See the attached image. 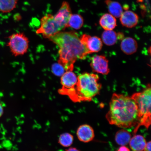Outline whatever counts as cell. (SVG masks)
Returning a JSON list of instances; mask_svg holds the SVG:
<instances>
[{"mask_svg":"<svg viewBox=\"0 0 151 151\" xmlns=\"http://www.w3.org/2000/svg\"><path fill=\"white\" fill-rule=\"evenodd\" d=\"M48 39L59 47L58 63L65 71H73L77 60L85 59L88 54L75 32H60Z\"/></svg>","mask_w":151,"mask_h":151,"instance_id":"6da1fadb","label":"cell"},{"mask_svg":"<svg viewBox=\"0 0 151 151\" xmlns=\"http://www.w3.org/2000/svg\"><path fill=\"white\" fill-rule=\"evenodd\" d=\"M106 118L109 124L122 128L137 126L139 123L135 101L131 97L116 93L113 94Z\"/></svg>","mask_w":151,"mask_h":151,"instance_id":"7a4b0ae2","label":"cell"},{"mask_svg":"<svg viewBox=\"0 0 151 151\" xmlns=\"http://www.w3.org/2000/svg\"><path fill=\"white\" fill-rule=\"evenodd\" d=\"M69 4L64 1L56 14L54 16L48 14L41 19L40 27L37 30V34H41L45 38L48 39L65 28L72 15Z\"/></svg>","mask_w":151,"mask_h":151,"instance_id":"3957f363","label":"cell"},{"mask_svg":"<svg viewBox=\"0 0 151 151\" xmlns=\"http://www.w3.org/2000/svg\"><path fill=\"white\" fill-rule=\"evenodd\" d=\"M99 77L94 73H85L77 77L75 88L74 102L90 101L99 94L101 88Z\"/></svg>","mask_w":151,"mask_h":151,"instance_id":"277c9868","label":"cell"},{"mask_svg":"<svg viewBox=\"0 0 151 151\" xmlns=\"http://www.w3.org/2000/svg\"><path fill=\"white\" fill-rule=\"evenodd\" d=\"M151 93L150 85L141 92L134 93L131 97L136 103L138 111L139 123L134 131L136 133L141 126L148 128L151 124Z\"/></svg>","mask_w":151,"mask_h":151,"instance_id":"5b68a950","label":"cell"},{"mask_svg":"<svg viewBox=\"0 0 151 151\" xmlns=\"http://www.w3.org/2000/svg\"><path fill=\"white\" fill-rule=\"evenodd\" d=\"M7 45L15 56L24 55L28 51L29 41L23 33L13 34L9 37Z\"/></svg>","mask_w":151,"mask_h":151,"instance_id":"8992f818","label":"cell"},{"mask_svg":"<svg viewBox=\"0 0 151 151\" xmlns=\"http://www.w3.org/2000/svg\"><path fill=\"white\" fill-rule=\"evenodd\" d=\"M77 82V77L73 71H67L62 76L61 80L62 88L58 93L68 96L73 101L75 94V88Z\"/></svg>","mask_w":151,"mask_h":151,"instance_id":"52a82bcc","label":"cell"},{"mask_svg":"<svg viewBox=\"0 0 151 151\" xmlns=\"http://www.w3.org/2000/svg\"><path fill=\"white\" fill-rule=\"evenodd\" d=\"M80 38L88 54L99 52L102 48V41L99 37L84 34Z\"/></svg>","mask_w":151,"mask_h":151,"instance_id":"ba28073f","label":"cell"},{"mask_svg":"<svg viewBox=\"0 0 151 151\" xmlns=\"http://www.w3.org/2000/svg\"><path fill=\"white\" fill-rule=\"evenodd\" d=\"M90 66L94 72L107 75L109 73V61L105 56L94 55L91 58Z\"/></svg>","mask_w":151,"mask_h":151,"instance_id":"9c48e42d","label":"cell"},{"mask_svg":"<svg viewBox=\"0 0 151 151\" xmlns=\"http://www.w3.org/2000/svg\"><path fill=\"white\" fill-rule=\"evenodd\" d=\"M76 134L79 140L84 143L92 141L95 136L93 128L88 124H82L79 126L77 129Z\"/></svg>","mask_w":151,"mask_h":151,"instance_id":"30bf717a","label":"cell"},{"mask_svg":"<svg viewBox=\"0 0 151 151\" xmlns=\"http://www.w3.org/2000/svg\"><path fill=\"white\" fill-rule=\"evenodd\" d=\"M120 20L123 26L132 28L137 25L139 21V17L132 11H126L123 12Z\"/></svg>","mask_w":151,"mask_h":151,"instance_id":"8fae6325","label":"cell"},{"mask_svg":"<svg viewBox=\"0 0 151 151\" xmlns=\"http://www.w3.org/2000/svg\"><path fill=\"white\" fill-rule=\"evenodd\" d=\"M120 47L124 53L131 55L137 51L138 45L137 41L133 38L127 37L122 40Z\"/></svg>","mask_w":151,"mask_h":151,"instance_id":"7c38bea8","label":"cell"},{"mask_svg":"<svg viewBox=\"0 0 151 151\" xmlns=\"http://www.w3.org/2000/svg\"><path fill=\"white\" fill-rule=\"evenodd\" d=\"M146 139L140 135H135L132 137L129 142L130 148L133 151H143L146 147Z\"/></svg>","mask_w":151,"mask_h":151,"instance_id":"4fadbf2b","label":"cell"},{"mask_svg":"<svg viewBox=\"0 0 151 151\" xmlns=\"http://www.w3.org/2000/svg\"><path fill=\"white\" fill-rule=\"evenodd\" d=\"M99 24L101 27L105 30H112L116 26V19L112 15L105 14L100 19Z\"/></svg>","mask_w":151,"mask_h":151,"instance_id":"5bb4252c","label":"cell"},{"mask_svg":"<svg viewBox=\"0 0 151 151\" xmlns=\"http://www.w3.org/2000/svg\"><path fill=\"white\" fill-rule=\"evenodd\" d=\"M131 138V134L129 132L125 129H122L116 132L115 140L119 145L125 146L129 144Z\"/></svg>","mask_w":151,"mask_h":151,"instance_id":"9a60e30c","label":"cell"},{"mask_svg":"<svg viewBox=\"0 0 151 151\" xmlns=\"http://www.w3.org/2000/svg\"><path fill=\"white\" fill-rule=\"evenodd\" d=\"M105 3L111 15L115 17H120L123 13V9L119 3L111 0H106Z\"/></svg>","mask_w":151,"mask_h":151,"instance_id":"2e32d148","label":"cell"},{"mask_svg":"<svg viewBox=\"0 0 151 151\" xmlns=\"http://www.w3.org/2000/svg\"><path fill=\"white\" fill-rule=\"evenodd\" d=\"M102 39L106 45L112 46L116 44L118 39V33L112 30H105L102 35Z\"/></svg>","mask_w":151,"mask_h":151,"instance_id":"e0dca14e","label":"cell"},{"mask_svg":"<svg viewBox=\"0 0 151 151\" xmlns=\"http://www.w3.org/2000/svg\"><path fill=\"white\" fill-rule=\"evenodd\" d=\"M83 24V19L81 15L72 14L68 23V27H70L73 29H79L82 27Z\"/></svg>","mask_w":151,"mask_h":151,"instance_id":"ac0fdd59","label":"cell"},{"mask_svg":"<svg viewBox=\"0 0 151 151\" xmlns=\"http://www.w3.org/2000/svg\"><path fill=\"white\" fill-rule=\"evenodd\" d=\"M18 0H0V11L3 13L11 12L16 8Z\"/></svg>","mask_w":151,"mask_h":151,"instance_id":"d6986e66","label":"cell"},{"mask_svg":"<svg viewBox=\"0 0 151 151\" xmlns=\"http://www.w3.org/2000/svg\"><path fill=\"white\" fill-rule=\"evenodd\" d=\"M73 136L69 133H64L61 134L58 137V142L61 146L64 147H69L73 144Z\"/></svg>","mask_w":151,"mask_h":151,"instance_id":"ffe728a7","label":"cell"},{"mask_svg":"<svg viewBox=\"0 0 151 151\" xmlns=\"http://www.w3.org/2000/svg\"><path fill=\"white\" fill-rule=\"evenodd\" d=\"M52 73L57 76H61L65 71L64 68L59 63L54 64L52 68Z\"/></svg>","mask_w":151,"mask_h":151,"instance_id":"44dd1931","label":"cell"},{"mask_svg":"<svg viewBox=\"0 0 151 151\" xmlns=\"http://www.w3.org/2000/svg\"><path fill=\"white\" fill-rule=\"evenodd\" d=\"M151 141H150L148 142L147 143V144L143 151H151Z\"/></svg>","mask_w":151,"mask_h":151,"instance_id":"7402d4cb","label":"cell"},{"mask_svg":"<svg viewBox=\"0 0 151 151\" xmlns=\"http://www.w3.org/2000/svg\"><path fill=\"white\" fill-rule=\"evenodd\" d=\"M117 151H130L129 149L125 146H121Z\"/></svg>","mask_w":151,"mask_h":151,"instance_id":"603a6c76","label":"cell"},{"mask_svg":"<svg viewBox=\"0 0 151 151\" xmlns=\"http://www.w3.org/2000/svg\"><path fill=\"white\" fill-rule=\"evenodd\" d=\"M66 151H80V150L77 149L75 147H70L69 148L67 149Z\"/></svg>","mask_w":151,"mask_h":151,"instance_id":"cb8c5ba5","label":"cell"},{"mask_svg":"<svg viewBox=\"0 0 151 151\" xmlns=\"http://www.w3.org/2000/svg\"><path fill=\"white\" fill-rule=\"evenodd\" d=\"M4 112V109L2 105L0 103V118L2 116Z\"/></svg>","mask_w":151,"mask_h":151,"instance_id":"d4e9b609","label":"cell"}]
</instances>
